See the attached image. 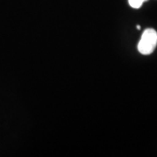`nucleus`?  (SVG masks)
<instances>
[{
  "label": "nucleus",
  "instance_id": "nucleus-1",
  "mask_svg": "<svg viewBox=\"0 0 157 157\" xmlns=\"http://www.w3.org/2000/svg\"><path fill=\"white\" fill-rule=\"evenodd\" d=\"M157 45V33L152 28L146 29L138 44V51L143 55L151 54Z\"/></svg>",
  "mask_w": 157,
  "mask_h": 157
},
{
  "label": "nucleus",
  "instance_id": "nucleus-2",
  "mask_svg": "<svg viewBox=\"0 0 157 157\" xmlns=\"http://www.w3.org/2000/svg\"><path fill=\"white\" fill-rule=\"evenodd\" d=\"M146 1H147V0H128V4L131 7H133L135 9H138Z\"/></svg>",
  "mask_w": 157,
  "mask_h": 157
},
{
  "label": "nucleus",
  "instance_id": "nucleus-3",
  "mask_svg": "<svg viewBox=\"0 0 157 157\" xmlns=\"http://www.w3.org/2000/svg\"><path fill=\"white\" fill-rule=\"evenodd\" d=\"M137 29H138V30H140V25H137Z\"/></svg>",
  "mask_w": 157,
  "mask_h": 157
}]
</instances>
